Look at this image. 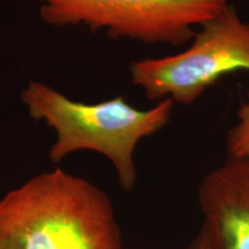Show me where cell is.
<instances>
[{
	"label": "cell",
	"instance_id": "cell-1",
	"mask_svg": "<svg viewBox=\"0 0 249 249\" xmlns=\"http://www.w3.org/2000/svg\"><path fill=\"white\" fill-rule=\"evenodd\" d=\"M0 249H124L111 198L61 169L0 198Z\"/></svg>",
	"mask_w": 249,
	"mask_h": 249
},
{
	"label": "cell",
	"instance_id": "cell-2",
	"mask_svg": "<svg viewBox=\"0 0 249 249\" xmlns=\"http://www.w3.org/2000/svg\"><path fill=\"white\" fill-rule=\"evenodd\" d=\"M20 98L34 120L44 121L57 134L49 151L52 163H60L76 151H95L111 161L124 192L132 191L138 181L136 147L169 124L174 108L173 101L167 98L140 110L124 96L87 104L71 101L39 81H30Z\"/></svg>",
	"mask_w": 249,
	"mask_h": 249
},
{
	"label": "cell",
	"instance_id": "cell-3",
	"mask_svg": "<svg viewBox=\"0 0 249 249\" xmlns=\"http://www.w3.org/2000/svg\"><path fill=\"white\" fill-rule=\"evenodd\" d=\"M249 71V22L234 5L198 27L179 53L132 61L129 76L151 102L192 105L224 76Z\"/></svg>",
	"mask_w": 249,
	"mask_h": 249
},
{
	"label": "cell",
	"instance_id": "cell-4",
	"mask_svg": "<svg viewBox=\"0 0 249 249\" xmlns=\"http://www.w3.org/2000/svg\"><path fill=\"white\" fill-rule=\"evenodd\" d=\"M50 26L105 30L113 39L144 44H189L195 27L226 7L227 0H33Z\"/></svg>",
	"mask_w": 249,
	"mask_h": 249
},
{
	"label": "cell",
	"instance_id": "cell-5",
	"mask_svg": "<svg viewBox=\"0 0 249 249\" xmlns=\"http://www.w3.org/2000/svg\"><path fill=\"white\" fill-rule=\"evenodd\" d=\"M210 249H249V157H229L197 189Z\"/></svg>",
	"mask_w": 249,
	"mask_h": 249
},
{
	"label": "cell",
	"instance_id": "cell-6",
	"mask_svg": "<svg viewBox=\"0 0 249 249\" xmlns=\"http://www.w3.org/2000/svg\"><path fill=\"white\" fill-rule=\"evenodd\" d=\"M226 149L229 157H249V88L236 111V121L227 130Z\"/></svg>",
	"mask_w": 249,
	"mask_h": 249
},
{
	"label": "cell",
	"instance_id": "cell-7",
	"mask_svg": "<svg viewBox=\"0 0 249 249\" xmlns=\"http://www.w3.org/2000/svg\"><path fill=\"white\" fill-rule=\"evenodd\" d=\"M185 249H210L209 241L203 230H200V232L195 235V238L189 242Z\"/></svg>",
	"mask_w": 249,
	"mask_h": 249
}]
</instances>
